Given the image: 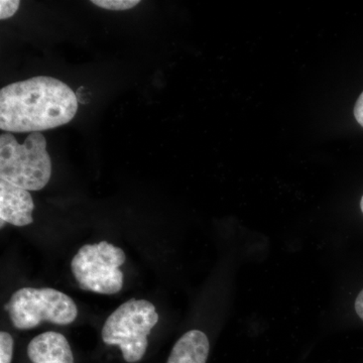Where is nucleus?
Masks as SVG:
<instances>
[{"label":"nucleus","mask_w":363,"mask_h":363,"mask_svg":"<svg viewBox=\"0 0 363 363\" xmlns=\"http://www.w3.org/2000/svg\"><path fill=\"white\" fill-rule=\"evenodd\" d=\"M78 111L75 92L52 77L38 76L0 91V128L40 133L70 123Z\"/></svg>","instance_id":"1"},{"label":"nucleus","mask_w":363,"mask_h":363,"mask_svg":"<svg viewBox=\"0 0 363 363\" xmlns=\"http://www.w3.org/2000/svg\"><path fill=\"white\" fill-rule=\"evenodd\" d=\"M51 176V157L42 133H30L23 143H18L13 133H2L0 180L26 191H39L47 186Z\"/></svg>","instance_id":"2"},{"label":"nucleus","mask_w":363,"mask_h":363,"mask_svg":"<svg viewBox=\"0 0 363 363\" xmlns=\"http://www.w3.org/2000/svg\"><path fill=\"white\" fill-rule=\"evenodd\" d=\"M157 322L159 314L154 304L130 298L107 318L102 340L107 345L118 346L126 362H138L147 352V336Z\"/></svg>","instance_id":"3"},{"label":"nucleus","mask_w":363,"mask_h":363,"mask_svg":"<svg viewBox=\"0 0 363 363\" xmlns=\"http://www.w3.org/2000/svg\"><path fill=\"white\" fill-rule=\"evenodd\" d=\"M11 323L28 330L43 322L70 325L77 319L78 308L72 298L52 288H23L11 296L9 305Z\"/></svg>","instance_id":"4"},{"label":"nucleus","mask_w":363,"mask_h":363,"mask_svg":"<svg viewBox=\"0 0 363 363\" xmlns=\"http://www.w3.org/2000/svg\"><path fill=\"white\" fill-rule=\"evenodd\" d=\"M125 253L107 241L83 245L71 262L72 274L79 288L102 295H114L123 286Z\"/></svg>","instance_id":"5"},{"label":"nucleus","mask_w":363,"mask_h":363,"mask_svg":"<svg viewBox=\"0 0 363 363\" xmlns=\"http://www.w3.org/2000/svg\"><path fill=\"white\" fill-rule=\"evenodd\" d=\"M35 204L32 195L25 189L16 187L9 182L0 180V219L4 224L26 226L33 223Z\"/></svg>","instance_id":"6"},{"label":"nucleus","mask_w":363,"mask_h":363,"mask_svg":"<svg viewBox=\"0 0 363 363\" xmlns=\"http://www.w3.org/2000/svg\"><path fill=\"white\" fill-rule=\"evenodd\" d=\"M28 357L33 363H74L70 344L63 334L49 331L32 339Z\"/></svg>","instance_id":"7"},{"label":"nucleus","mask_w":363,"mask_h":363,"mask_svg":"<svg viewBox=\"0 0 363 363\" xmlns=\"http://www.w3.org/2000/svg\"><path fill=\"white\" fill-rule=\"evenodd\" d=\"M209 350L206 334L190 330L177 341L167 363H206Z\"/></svg>","instance_id":"8"},{"label":"nucleus","mask_w":363,"mask_h":363,"mask_svg":"<svg viewBox=\"0 0 363 363\" xmlns=\"http://www.w3.org/2000/svg\"><path fill=\"white\" fill-rule=\"evenodd\" d=\"M93 4L108 11H128L140 4V0H93Z\"/></svg>","instance_id":"9"},{"label":"nucleus","mask_w":363,"mask_h":363,"mask_svg":"<svg viewBox=\"0 0 363 363\" xmlns=\"http://www.w3.org/2000/svg\"><path fill=\"white\" fill-rule=\"evenodd\" d=\"M13 338L7 332H0V363H11L13 355Z\"/></svg>","instance_id":"10"},{"label":"nucleus","mask_w":363,"mask_h":363,"mask_svg":"<svg viewBox=\"0 0 363 363\" xmlns=\"http://www.w3.org/2000/svg\"><path fill=\"white\" fill-rule=\"evenodd\" d=\"M21 1L18 0H1L0 1V20H7L18 11Z\"/></svg>","instance_id":"11"},{"label":"nucleus","mask_w":363,"mask_h":363,"mask_svg":"<svg viewBox=\"0 0 363 363\" xmlns=\"http://www.w3.org/2000/svg\"><path fill=\"white\" fill-rule=\"evenodd\" d=\"M353 113H354V117L357 123L363 128V92L360 94V96L358 97Z\"/></svg>","instance_id":"12"},{"label":"nucleus","mask_w":363,"mask_h":363,"mask_svg":"<svg viewBox=\"0 0 363 363\" xmlns=\"http://www.w3.org/2000/svg\"><path fill=\"white\" fill-rule=\"evenodd\" d=\"M354 308L358 317L363 321V290L358 294L357 300H355Z\"/></svg>","instance_id":"13"},{"label":"nucleus","mask_w":363,"mask_h":363,"mask_svg":"<svg viewBox=\"0 0 363 363\" xmlns=\"http://www.w3.org/2000/svg\"><path fill=\"white\" fill-rule=\"evenodd\" d=\"M360 209H362V213H363V196L362 198V201H360Z\"/></svg>","instance_id":"14"}]
</instances>
